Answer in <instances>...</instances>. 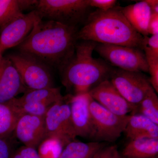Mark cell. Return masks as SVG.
<instances>
[{
	"mask_svg": "<svg viewBox=\"0 0 158 158\" xmlns=\"http://www.w3.org/2000/svg\"><path fill=\"white\" fill-rule=\"evenodd\" d=\"M20 116L11 101L0 103V138H8L13 134Z\"/></svg>",
	"mask_w": 158,
	"mask_h": 158,
	"instance_id": "obj_20",
	"label": "cell"
},
{
	"mask_svg": "<svg viewBox=\"0 0 158 158\" xmlns=\"http://www.w3.org/2000/svg\"><path fill=\"white\" fill-rule=\"evenodd\" d=\"M15 150L10 137L0 138V158H11Z\"/></svg>",
	"mask_w": 158,
	"mask_h": 158,
	"instance_id": "obj_26",
	"label": "cell"
},
{
	"mask_svg": "<svg viewBox=\"0 0 158 158\" xmlns=\"http://www.w3.org/2000/svg\"><path fill=\"white\" fill-rule=\"evenodd\" d=\"M46 137L59 140L65 147L76 140L77 136L71 118L70 106L67 97L56 103L48 110L44 116Z\"/></svg>",
	"mask_w": 158,
	"mask_h": 158,
	"instance_id": "obj_8",
	"label": "cell"
},
{
	"mask_svg": "<svg viewBox=\"0 0 158 158\" xmlns=\"http://www.w3.org/2000/svg\"><path fill=\"white\" fill-rule=\"evenodd\" d=\"M67 97L72 122L77 137L94 140L95 131L89 110L90 95L88 93L69 94Z\"/></svg>",
	"mask_w": 158,
	"mask_h": 158,
	"instance_id": "obj_11",
	"label": "cell"
},
{
	"mask_svg": "<svg viewBox=\"0 0 158 158\" xmlns=\"http://www.w3.org/2000/svg\"><path fill=\"white\" fill-rule=\"evenodd\" d=\"M106 146L103 142L85 143L75 140L63 148L58 158H92L99 150Z\"/></svg>",
	"mask_w": 158,
	"mask_h": 158,
	"instance_id": "obj_19",
	"label": "cell"
},
{
	"mask_svg": "<svg viewBox=\"0 0 158 158\" xmlns=\"http://www.w3.org/2000/svg\"><path fill=\"white\" fill-rule=\"evenodd\" d=\"M148 33L152 35L158 34V14H152L148 25Z\"/></svg>",
	"mask_w": 158,
	"mask_h": 158,
	"instance_id": "obj_29",
	"label": "cell"
},
{
	"mask_svg": "<svg viewBox=\"0 0 158 158\" xmlns=\"http://www.w3.org/2000/svg\"><path fill=\"white\" fill-rule=\"evenodd\" d=\"M149 73L150 83L156 93H158V54L144 50Z\"/></svg>",
	"mask_w": 158,
	"mask_h": 158,
	"instance_id": "obj_24",
	"label": "cell"
},
{
	"mask_svg": "<svg viewBox=\"0 0 158 158\" xmlns=\"http://www.w3.org/2000/svg\"><path fill=\"white\" fill-rule=\"evenodd\" d=\"M59 88H42V89H28L22 96L15 98L14 100L19 103L34 104L51 107L54 104L63 98Z\"/></svg>",
	"mask_w": 158,
	"mask_h": 158,
	"instance_id": "obj_18",
	"label": "cell"
},
{
	"mask_svg": "<svg viewBox=\"0 0 158 158\" xmlns=\"http://www.w3.org/2000/svg\"><path fill=\"white\" fill-rule=\"evenodd\" d=\"M43 19L36 10L27 14L23 13L1 28L0 50L2 52L8 49L19 45L27 37L35 23Z\"/></svg>",
	"mask_w": 158,
	"mask_h": 158,
	"instance_id": "obj_10",
	"label": "cell"
},
{
	"mask_svg": "<svg viewBox=\"0 0 158 158\" xmlns=\"http://www.w3.org/2000/svg\"><path fill=\"white\" fill-rule=\"evenodd\" d=\"M95 131L94 141L113 142L124 132L130 115L120 116L110 112L90 97L89 103Z\"/></svg>",
	"mask_w": 158,
	"mask_h": 158,
	"instance_id": "obj_6",
	"label": "cell"
},
{
	"mask_svg": "<svg viewBox=\"0 0 158 158\" xmlns=\"http://www.w3.org/2000/svg\"><path fill=\"white\" fill-rule=\"evenodd\" d=\"M64 146L56 139L46 137L37 148L40 158H58Z\"/></svg>",
	"mask_w": 158,
	"mask_h": 158,
	"instance_id": "obj_22",
	"label": "cell"
},
{
	"mask_svg": "<svg viewBox=\"0 0 158 158\" xmlns=\"http://www.w3.org/2000/svg\"><path fill=\"white\" fill-rule=\"evenodd\" d=\"M2 52L0 50V64H1V62H2V60L3 58L2 56Z\"/></svg>",
	"mask_w": 158,
	"mask_h": 158,
	"instance_id": "obj_33",
	"label": "cell"
},
{
	"mask_svg": "<svg viewBox=\"0 0 158 158\" xmlns=\"http://www.w3.org/2000/svg\"><path fill=\"white\" fill-rule=\"evenodd\" d=\"M117 147L116 145L105 146L99 150L92 158H115V154Z\"/></svg>",
	"mask_w": 158,
	"mask_h": 158,
	"instance_id": "obj_28",
	"label": "cell"
},
{
	"mask_svg": "<svg viewBox=\"0 0 158 158\" xmlns=\"http://www.w3.org/2000/svg\"><path fill=\"white\" fill-rule=\"evenodd\" d=\"M11 158H40L37 149L34 148L23 146L15 150Z\"/></svg>",
	"mask_w": 158,
	"mask_h": 158,
	"instance_id": "obj_25",
	"label": "cell"
},
{
	"mask_svg": "<svg viewBox=\"0 0 158 158\" xmlns=\"http://www.w3.org/2000/svg\"><path fill=\"white\" fill-rule=\"evenodd\" d=\"M78 31L77 27L41 19L18 48L19 52L34 57L60 72L75 53Z\"/></svg>",
	"mask_w": 158,
	"mask_h": 158,
	"instance_id": "obj_1",
	"label": "cell"
},
{
	"mask_svg": "<svg viewBox=\"0 0 158 158\" xmlns=\"http://www.w3.org/2000/svg\"><path fill=\"white\" fill-rule=\"evenodd\" d=\"M89 0H38L35 10L43 18L77 27L90 13Z\"/></svg>",
	"mask_w": 158,
	"mask_h": 158,
	"instance_id": "obj_4",
	"label": "cell"
},
{
	"mask_svg": "<svg viewBox=\"0 0 158 158\" xmlns=\"http://www.w3.org/2000/svg\"><path fill=\"white\" fill-rule=\"evenodd\" d=\"M120 11L132 27L143 36H148V25L152 13L146 1H142L125 7Z\"/></svg>",
	"mask_w": 158,
	"mask_h": 158,
	"instance_id": "obj_15",
	"label": "cell"
},
{
	"mask_svg": "<svg viewBox=\"0 0 158 158\" xmlns=\"http://www.w3.org/2000/svg\"><path fill=\"white\" fill-rule=\"evenodd\" d=\"M88 94L103 107L118 116L131 114L137 108V106L130 103L122 96L109 79L97 85Z\"/></svg>",
	"mask_w": 158,
	"mask_h": 158,
	"instance_id": "obj_12",
	"label": "cell"
},
{
	"mask_svg": "<svg viewBox=\"0 0 158 158\" xmlns=\"http://www.w3.org/2000/svg\"><path fill=\"white\" fill-rule=\"evenodd\" d=\"M97 43L77 41L73 56L60 72L62 85L73 95L88 93L103 81L109 79L113 68L93 52Z\"/></svg>",
	"mask_w": 158,
	"mask_h": 158,
	"instance_id": "obj_3",
	"label": "cell"
},
{
	"mask_svg": "<svg viewBox=\"0 0 158 158\" xmlns=\"http://www.w3.org/2000/svg\"><path fill=\"white\" fill-rule=\"evenodd\" d=\"M27 90L11 61L3 57L0 64V103L10 101Z\"/></svg>",
	"mask_w": 158,
	"mask_h": 158,
	"instance_id": "obj_14",
	"label": "cell"
},
{
	"mask_svg": "<svg viewBox=\"0 0 158 158\" xmlns=\"http://www.w3.org/2000/svg\"><path fill=\"white\" fill-rule=\"evenodd\" d=\"M21 11L32 9L35 10L38 3V0H17Z\"/></svg>",
	"mask_w": 158,
	"mask_h": 158,
	"instance_id": "obj_30",
	"label": "cell"
},
{
	"mask_svg": "<svg viewBox=\"0 0 158 158\" xmlns=\"http://www.w3.org/2000/svg\"><path fill=\"white\" fill-rule=\"evenodd\" d=\"M153 158H158V156H157Z\"/></svg>",
	"mask_w": 158,
	"mask_h": 158,
	"instance_id": "obj_34",
	"label": "cell"
},
{
	"mask_svg": "<svg viewBox=\"0 0 158 158\" xmlns=\"http://www.w3.org/2000/svg\"><path fill=\"white\" fill-rule=\"evenodd\" d=\"M77 34L78 40L123 46L143 50V37L130 24L116 6L107 10L97 9L88 15Z\"/></svg>",
	"mask_w": 158,
	"mask_h": 158,
	"instance_id": "obj_2",
	"label": "cell"
},
{
	"mask_svg": "<svg viewBox=\"0 0 158 158\" xmlns=\"http://www.w3.org/2000/svg\"><path fill=\"white\" fill-rule=\"evenodd\" d=\"M13 134L25 146L37 149L46 137L44 116L26 114L21 115Z\"/></svg>",
	"mask_w": 158,
	"mask_h": 158,
	"instance_id": "obj_13",
	"label": "cell"
},
{
	"mask_svg": "<svg viewBox=\"0 0 158 158\" xmlns=\"http://www.w3.org/2000/svg\"><path fill=\"white\" fill-rule=\"evenodd\" d=\"M141 114L158 125V98L153 89L138 104L135 112L131 114Z\"/></svg>",
	"mask_w": 158,
	"mask_h": 158,
	"instance_id": "obj_21",
	"label": "cell"
},
{
	"mask_svg": "<svg viewBox=\"0 0 158 158\" xmlns=\"http://www.w3.org/2000/svg\"><path fill=\"white\" fill-rule=\"evenodd\" d=\"M21 13L17 0H0V28Z\"/></svg>",
	"mask_w": 158,
	"mask_h": 158,
	"instance_id": "obj_23",
	"label": "cell"
},
{
	"mask_svg": "<svg viewBox=\"0 0 158 158\" xmlns=\"http://www.w3.org/2000/svg\"><path fill=\"white\" fill-rule=\"evenodd\" d=\"M94 51L106 61L119 69L148 73L145 54L140 49L98 43Z\"/></svg>",
	"mask_w": 158,
	"mask_h": 158,
	"instance_id": "obj_7",
	"label": "cell"
},
{
	"mask_svg": "<svg viewBox=\"0 0 158 158\" xmlns=\"http://www.w3.org/2000/svg\"><path fill=\"white\" fill-rule=\"evenodd\" d=\"M123 133L129 140L140 138H158V125L141 114H132L130 115Z\"/></svg>",
	"mask_w": 158,
	"mask_h": 158,
	"instance_id": "obj_16",
	"label": "cell"
},
{
	"mask_svg": "<svg viewBox=\"0 0 158 158\" xmlns=\"http://www.w3.org/2000/svg\"><path fill=\"white\" fill-rule=\"evenodd\" d=\"M150 8L152 14H158V0H145Z\"/></svg>",
	"mask_w": 158,
	"mask_h": 158,
	"instance_id": "obj_31",
	"label": "cell"
},
{
	"mask_svg": "<svg viewBox=\"0 0 158 158\" xmlns=\"http://www.w3.org/2000/svg\"><path fill=\"white\" fill-rule=\"evenodd\" d=\"M7 57L17 69L28 89L55 87L51 68L41 61L19 52Z\"/></svg>",
	"mask_w": 158,
	"mask_h": 158,
	"instance_id": "obj_5",
	"label": "cell"
},
{
	"mask_svg": "<svg viewBox=\"0 0 158 158\" xmlns=\"http://www.w3.org/2000/svg\"><path fill=\"white\" fill-rule=\"evenodd\" d=\"M109 80L122 96L130 103L137 106L153 89L149 79L139 72L113 68Z\"/></svg>",
	"mask_w": 158,
	"mask_h": 158,
	"instance_id": "obj_9",
	"label": "cell"
},
{
	"mask_svg": "<svg viewBox=\"0 0 158 158\" xmlns=\"http://www.w3.org/2000/svg\"><path fill=\"white\" fill-rule=\"evenodd\" d=\"M121 154L123 158H153L158 156V138L129 140Z\"/></svg>",
	"mask_w": 158,
	"mask_h": 158,
	"instance_id": "obj_17",
	"label": "cell"
},
{
	"mask_svg": "<svg viewBox=\"0 0 158 158\" xmlns=\"http://www.w3.org/2000/svg\"><path fill=\"white\" fill-rule=\"evenodd\" d=\"M116 0H89V4L91 8H96L102 11H107L116 6Z\"/></svg>",
	"mask_w": 158,
	"mask_h": 158,
	"instance_id": "obj_27",
	"label": "cell"
},
{
	"mask_svg": "<svg viewBox=\"0 0 158 158\" xmlns=\"http://www.w3.org/2000/svg\"><path fill=\"white\" fill-rule=\"evenodd\" d=\"M115 158H123L121 154L118 151V149L116 150V152H115Z\"/></svg>",
	"mask_w": 158,
	"mask_h": 158,
	"instance_id": "obj_32",
	"label": "cell"
}]
</instances>
